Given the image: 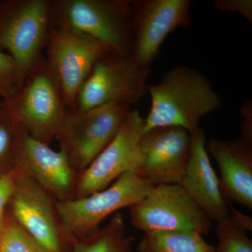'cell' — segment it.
<instances>
[{"label": "cell", "mask_w": 252, "mask_h": 252, "mask_svg": "<svg viewBox=\"0 0 252 252\" xmlns=\"http://www.w3.org/2000/svg\"><path fill=\"white\" fill-rule=\"evenodd\" d=\"M252 101L248 100L243 104L240 110L243 118L242 124V137L252 143Z\"/></svg>", "instance_id": "cell-25"}, {"label": "cell", "mask_w": 252, "mask_h": 252, "mask_svg": "<svg viewBox=\"0 0 252 252\" xmlns=\"http://www.w3.org/2000/svg\"><path fill=\"white\" fill-rule=\"evenodd\" d=\"M4 224V214H3V215H0V235H1V231H2Z\"/></svg>", "instance_id": "cell-27"}, {"label": "cell", "mask_w": 252, "mask_h": 252, "mask_svg": "<svg viewBox=\"0 0 252 252\" xmlns=\"http://www.w3.org/2000/svg\"><path fill=\"white\" fill-rule=\"evenodd\" d=\"M217 236L216 252H252V240L232 223L229 217L217 222Z\"/></svg>", "instance_id": "cell-20"}, {"label": "cell", "mask_w": 252, "mask_h": 252, "mask_svg": "<svg viewBox=\"0 0 252 252\" xmlns=\"http://www.w3.org/2000/svg\"><path fill=\"white\" fill-rule=\"evenodd\" d=\"M18 162L20 172L9 202L13 220L48 252H70L73 242L63 230L56 200Z\"/></svg>", "instance_id": "cell-9"}, {"label": "cell", "mask_w": 252, "mask_h": 252, "mask_svg": "<svg viewBox=\"0 0 252 252\" xmlns=\"http://www.w3.org/2000/svg\"><path fill=\"white\" fill-rule=\"evenodd\" d=\"M131 0H51V27L64 28L95 39L113 54L130 57Z\"/></svg>", "instance_id": "cell-3"}, {"label": "cell", "mask_w": 252, "mask_h": 252, "mask_svg": "<svg viewBox=\"0 0 252 252\" xmlns=\"http://www.w3.org/2000/svg\"><path fill=\"white\" fill-rule=\"evenodd\" d=\"M229 219L235 226L239 229L246 231L252 229V219L250 216L238 211L230 204Z\"/></svg>", "instance_id": "cell-26"}, {"label": "cell", "mask_w": 252, "mask_h": 252, "mask_svg": "<svg viewBox=\"0 0 252 252\" xmlns=\"http://www.w3.org/2000/svg\"><path fill=\"white\" fill-rule=\"evenodd\" d=\"M16 157L28 175L56 201L74 199L79 174L63 151L54 150L18 126Z\"/></svg>", "instance_id": "cell-14"}, {"label": "cell", "mask_w": 252, "mask_h": 252, "mask_svg": "<svg viewBox=\"0 0 252 252\" xmlns=\"http://www.w3.org/2000/svg\"><path fill=\"white\" fill-rule=\"evenodd\" d=\"M206 148L218 164L225 198L252 210V143L242 137L230 141L212 139Z\"/></svg>", "instance_id": "cell-16"}, {"label": "cell", "mask_w": 252, "mask_h": 252, "mask_svg": "<svg viewBox=\"0 0 252 252\" xmlns=\"http://www.w3.org/2000/svg\"><path fill=\"white\" fill-rule=\"evenodd\" d=\"M0 109L32 137L49 146L69 110L62 88L44 56L32 67L17 92L0 99Z\"/></svg>", "instance_id": "cell-2"}, {"label": "cell", "mask_w": 252, "mask_h": 252, "mask_svg": "<svg viewBox=\"0 0 252 252\" xmlns=\"http://www.w3.org/2000/svg\"><path fill=\"white\" fill-rule=\"evenodd\" d=\"M26 78L14 58L0 50V99L8 98L17 92Z\"/></svg>", "instance_id": "cell-21"}, {"label": "cell", "mask_w": 252, "mask_h": 252, "mask_svg": "<svg viewBox=\"0 0 252 252\" xmlns=\"http://www.w3.org/2000/svg\"><path fill=\"white\" fill-rule=\"evenodd\" d=\"M213 6L218 11L238 13L252 23V0H217Z\"/></svg>", "instance_id": "cell-24"}, {"label": "cell", "mask_w": 252, "mask_h": 252, "mask_svg": "<svg viewBox=\"0 0 252 252\" xmlns=\"http://www.w3.org/2000/svg\"><path fill=\"white\" fill-rule=\"evenodd\" d=\"M51 0H0V50L14 58L27 77L44 56Z\"/></svg>", "instance_id": "cell-6"}, {"label": "cell", "mask_w": 252, "mask_h": 252, "mask_svg": "<svg viewBox=\"0 0 252 252\" xmlns=\"http://www.w3.org/2000/svg\"><path fill=\"white\" fill-rule=\"evenodd\" d=\"M46 61L62 88L69 109L97 60L108 48L85 34L64 28H50ZM112 53V52H111Z\"/></svg>", "instance_id": "cell-11"}, {"label": "cell", "mask_w": 252, "mask_h": 252, "mask_svg": "<svg viewBox=\"0 0 252 252\" xmlns=\"http://www.w3.org/2000/svg\"><path fill=\"white\" fill-rule=\"evenodd\" d=\"M132 109L126 104L109 103L68 111L56 139L79 175L112 142Z\"/></svg>", "instance_id": "cell-4"}, {"label": "cell", "mask_w": 252, "mask_h": 252, "mask_svg": "<svg viewBox=\"0 0 252 252\" xmlns=\"http://www.w3.org/2000/svg\"><path fill=\"white\" fill-rule=\"evenodd\" d=\"M150 71L130 57L107 53L97 60L81 86L73 109L84 111L109 103L132 107L147 94Z\"/></svg>", "instance_id": "cell-7"}, {"label": "cell", "mask_w": 252, "mask_h": 252, "mask_svg": "<svg viewBox=\"0 0 252 252\" xmlns=\"http://www.w3.org/2000/svg\"><path fill=\"white\" fill-rule=\"evenodd\" d=\"M0 252H49L12 220L3 227L0 235Z\"/></svg>", "instance_id": "cell-19"}, {"label": "cell", "mask_w": 252, "mask_h": 252, "mask_svg": "<svg viewBox=\"0 0 252 252\" xmlns=\"http://www.w3.org/2000/svg\"><path fill=\"white\" fill-rule=\"evenodd\" d=\"M191 135V149L182 186L211 220L229 217L230 202L225 198L220 180L210 162L206 148V137L199 128Z\"/></svg>", "instance_id": "cell-15"}, {"label": "cell", "mask_w": 252, "mask_h": 252, "mask_svg": "<svg viewBox=\"0 0 252 252\" xmlns=\"http://www.w3.org/2000/svg\"><path fill=\"white\" fill-rule=\"evenodd\" d=\"M129 209L131 223L144 233L185 230L203 235L212 227V220L179 184L154 185Z\"/></svg>", "instance_id": "cell-8"}, {"label": "cell", "mask_w": 252, "mask_h": 252, "mask_svg": "<svg viewBox=\"0 0 252 252\" xmlns=\"http://www.w3.org/2000/svg\"><path fill=\"white\" fill-rule=\"evenodd\" d=\"M18 125L9 114L0 109V164L16 162Z\"/></svg>", "instance_id": "cell-22"}, {"label": "cell", "mask_w": 252, "mask_h": 252, "mask_svg": "<svg viewBox=\"0 0 252 252\" xmlns=\"http://www.w3.org/2000/svg\"><path fill=\"white\" fill-rule=\"evenodd\" d=\"M191 135L175 126L144 132L140 141L141 163L137 172L152 185L180 184L188 164Z\"/></svg>", "instance_id": "cell-13"}, {"label": "cell", "mask_w": 252, "mask_h": 252, "mask_svg": "<svg viewBox=\"0 0 252 252\" xmlns=\"http://www.w3.org/2000/svg\"><path fill=\"white\" fill-rule=\"evenodd\" d=\"M144 119L132 109L116 137L79 174L74 199L84 198L112 185L121 176L137 171L141 163L140 141Z\"/></svg>", "instance_id": "cell-12"}, {"label": "cell", "mask_w": 252, "mask_h": 252, "mask_svg": "<svg viewBox=\"0 0 252 252\" xmlns=\"http://www.w3.org/2000/svg\"><path fill=\"white\" fill-rule=\"evenodd\" d=\"M150 111L144 119V132L158 127L175 126L193 133L202 118L221 106L211 81L198 69L175 66L158 82L148 84Z\"/></svg>", "instance_id": "cell-1"}, {"label": "cell", "mask_w": 252, "mask_h": 252, "mask_svg": "<svg viewBox=\"0 0 252 252\" xmlns=\"http://www.w3.org/2000/svg\"><path fill=\"white\" fill-rule=\"evenodd\" d=\"M133 241L126 234L123 215L117 212L103 228L74 240L70 252H133Z\"/></svg>", "instance_id": "cell-17"}, {"label": "cell", "mask_w": 252, "mask_h": 252, "mask_svg": "<svg viewBox=\"0 0 252 252\" xmlns=\"http://www.w3.org/2000/svg\"><path fill=\"white\" fill-rule=\"evenodd\" d=\"M137 252H216L196 232L155 231L144 233Z\"/></svg>", "instance_id": "cell-18"}, {"label": "cell", "mask_w": 252, "mask_h": 252, "mask_svg": "<svg viewBox=\"0 0 252 252\" xmlns=\"http://www.w3.org/2000/svg\"><path fill=\"white\" fill-rule=\"evenodd\" d=\"M191 4L190 0H132L131 59L151 68L167 36L190 26Z\"/></svg>", "instance_id": "cell-10"}, {"label": "cell", "mask_w": 252, "mask_h": 252, "mask_svg": "<svg viewBox=\"0 0 252 252\" xmlns=\"http://www.w3.org/2000/svg\"><path fill=\"white\" fill-rule=\"evenodd\" d=\"M152 187L137 172H127L88 196L56 201V211L63 230L74 242L99 229L102 220L114 212L140 201Z\"/></svg>", "instance_id": "cell-5"}, {"label": "cell", "mask_w": 252, "mask_h": 252, "mask_svg": "<svg viewBox=\"0 0 252 252\" xmlns=\"http://www.w3.org/2000/svg\"><path fill=\"white\" fill-rule=\"evenodd\" d=\"M19 172L20 165L16 160L9 172L0 175V215L4 214L5 207L11 200Z\"/></svg>", "instance_id": "cell-23"}]
</instances>
